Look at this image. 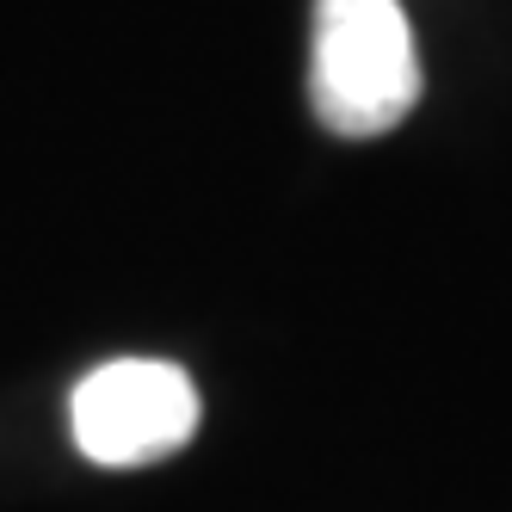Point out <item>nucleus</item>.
Returning a JSON list of instances; mask_svg holds the SVG:
<instances>
[{
  "mask_svg": "<svg viewBox=\"0 0 512 512\" xmlns=\"http://www.w3.org/2000/svg\"><path fill=\"white\" fill-rule=\"evenodd\" d=\"M309 99L334 136H383L414 112L420 56L401 0H315Z\"/></svg>",
  "mask_w": 512,
  "mask_h": 512,
  "instance_id": "nucleus-1",
  "label": "nucleus"
},
{
  "mask_svg": "<svg viewBox=\"0 0 512 512\" xmlns=\"http://www.w3.org/2000/svg\"><path fill=\"white\" fill-rule=\"evenodd\" d=\"M198 383L167 358H112L68 395V432L99 469L161 463L198 432Z\"/></svg>",
  "mask_w": 512,
  "mask_h": 512,
  "instance_id": "nucleus-2",
  "label": "nucleus"
}]
</instances>
